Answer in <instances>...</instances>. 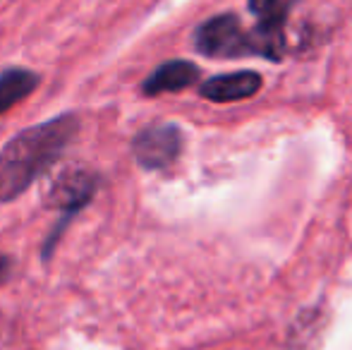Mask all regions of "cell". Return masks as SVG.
Masks as SVG:
<instances>
[{
  "label": "cell",
  "mask_w": 352,
  "mask_h": 350,
  "mask_svg": "<svg viewBox=\"0 0 352 350\" xmlns=\"http://www.w3.org/2000/svg\"><path fill=\"white\" fill-rule=\"evenodd\" d=\"M259 89H261V77L252 70H242L204 82L201 85V96L216 103H230V101H242V98L254 96Z\"/></svg>",
  "instance_id": "obj_5"
},
{
  "label": "cell",
  "mask_w": 352,
  "mask_h": 350,
  "mask_svg": "<svg viewBox=\"0 0 352 350\" xmlns=\"http://www.w3.org/2000/svg\"><path fill=\"white\" fill-rule=\"evenodd\" d=\"M197 51L209 58H242L252 53L250 32L240 24L235 14H218L204 22L195 34Z\"/></svg>",
  "instance_id": "obj_2"
},
{
  "label": "cell",
  "mask_w": 352,
  "mask_h": 350,
  "mask_svg": "<svg viewBox=\"0 0 352 350\" xmlns=\"http://www.w3.org/2000/svg\"><path fill=\"white\" fill-rule=\"evenodd\" d=\"M199 80V70L197 65L187 61H173L161 65L146 82H144V94L146 96H156V94L166 91H182V89L192 87Z\"/></svg>",
  "instance_id": "obj_6"
},
{
  "label": "cell",
  "mask_w": 352,
  "mask_h": 350,
  "mask_svg": "<svg viewBox=\"0 0 352 350\" xmlns=\"http://www.w3.org/2000/svg\"><path fill=\"white\" fill-rule=\"evenodd\" d=\"M94 192H96V175H91L89 171H79V168L77 171H65V173H60L56 180H53L46 199L53 209L63 211L65 219L58 223L56 235H51V240L46 243V259H48L51 248L56 245L58 235L65 230V223L72 219L74 214H77L79 209H84V206L89 204V199L94 197Z\"/></svg>",
  "instance_id": "obj_3"
},
{
  "label": "cell",
  "mask_w": 352,
  "mask_h": 350,
  "mask_svg": "<svg viewBox=\"0 0 352 350\" xmlns=\"http://www.w3.org/2000/svg\"><path fill=\"white\" fill-rule=\"evenodd\" d=\"M10 271H12V262H10V257L0 254V283H5V281L10 278Z\"/></svg>",
  "instance_id": "obj_9"
},
{
  "label": "cell",
  "mask_w": 352,
  "mask_h": 350,
  "mask_svg": "<svg viewBox=\"0 0 352 350\" xmlns=\"http://www.w3.org/2000/svg\"><path fill=\"white\" fill-rule=\"evenodd\" d=\"M38 87V75L24 67H10L0 75V116L29 96Z\"/></svg>",
  "instance_id": "obj_7"
},
{
  "label": "cell",
  "mask_w": 352,
  "mask_h": 350,
  "mask_svg": "<svg viewBox=\"0 0 352 350\" xmlns=\"http://www.w3.org/2000/svg\"><path fill=\"white\" fill-rule=\"evenodd\" d=\"M250 10L259 17V22L280 17V14L287 12L285 5H283V0H250Z\"/></svg>",
  "instance_id": "obj_8"
},
{
  "label": "cell",
  "mask_w": 352,
  "mask_h": 350,
  "mask_svg": "<svg viewBox=\"0 0 352 350\" xmlns=\"http://www.w3.org/2000/svg\"><path fill=\"white\" fill-rule=\"evenodd\" d=\"M77 130V116L63 113L12 137L0 151V201H12L24 195L36 177L60 159Z\"/></svg>",
  "instance_id": "obj_1"
},
{
  "label": "cell",
  "mask_w": 352,
  "mask_h": 350,
  "mask_svg": "<svg viewBox=\"0 0 352 350\" xmlns=\"http://www.w3.org/2000/svg\"><path fill=\"white\" fill-rule=\"evenodd\" d=\"M137 164L148 171L168 168L177 161L182 151V132L180 127L158 122V125L144 127L132 142Z\"/></svg>",
  "instance_id": "obj_4"
}]
</instances>
